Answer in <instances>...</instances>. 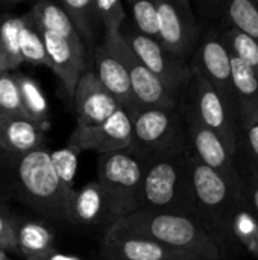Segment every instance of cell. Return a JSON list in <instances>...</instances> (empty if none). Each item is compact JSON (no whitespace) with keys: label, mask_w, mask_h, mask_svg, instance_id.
I'll use <instances>...</instances> for the list:
<instances>
[{"label":"cell","mask_w":258,"mask_h":260,"mask_svg":"<svg viewBox=\"0 0 258 260\" xmlns=\"http://www.w3.org/2000/svg\"><path fill=\"white\" fill-rule=\"evenodd\" d=\"M108 230L152 239L192 260H224L210 232L195 218L137 210Z\"/></svg>","instance_id":"6da1fadb"},{"label":"cell","mask_w":258,"mask_h":260,"mask_svg":"<svg viewBox=\"0 0 258 260\" xmlns=\"http://www.w3.org/2000/svg\"><path fill=\"white\" fill-rule=\"evenodd\" d=\"M187 152L143 163L138 210L193 218Z\"/></svg>","instance_id":"7a4b0ae2"},{"label":"cell","mask_w":258,"mask_h":260,"mask_svg":"<svg viewBox=\"0 0 258 260\" xmlns=\"http://www.w3.org/2000/svg\"><path fill=\"white\" fill-rule=\"evenodd\" d=\"M125 110L132 123V137L128 151L141 163L189 151L187 133L178 107L155 108L132 104Z\"/></svg>","instance_id":"3957f363"},{"label":"cell","mask_w":258,"mask_h":260,"mask_svg":"<svg viewBox=\"0 0 258 260\" xmlns=\"http://www.w3.org/2000/svg\"><path fill=\"white\" fill-rule=\"evenodd\" d=\"M17 177L26 201L33 209L49 219L70 222V193L65 192L52 168L50 152L41 148L18 155Z\"/></svg>","instance_id":"277c9868"},{"label":"cell","mask_w":258,"mask_h":260,"mask_svg":"<svg viewBox=\"0 0 258 260\" xmlns=\"http://www.w3.org/2000/svg\"><path fill=\"white\" fill-rule=\"evenodd\" d=\"M189 107L193 114L210 128L225 145L228 152L236 157L239 122L237 110L199 73L192 72V79L179 96V102Z\"/></svg>","instance_id":"5b68a950"},{"label":"cell","mask_w":258,"mask_h":260,"mask_svg":"<svg viewBox=\"0 0 258 260\" xmlns=\"http://www.w3.org/2000/svg\"><path fill=\"white\" fill-rule=\"evenodd\" d=\"M187 166L193 218L198 219L213 236L214 229L242 189H234L220 174L201 163L190 149L187 152Z\"/></svg>","instance_id":"8992f818"},{"label":"cell","mask_w":258,"mask_h":260,"mask_svg":"<svg viewBox=\"0 0 258 260\" xmlns=\"http://www.w3.org/2000/svg\"><path fill=\"white\" fill-rule=\"evenodd\" d=\"M141 175L143 163L128 149L97 158V183L109 195L122 219L138 210Z\"/></svg>","instance_id":"52a82bcc"},{"label":"cell","mask_w":258,"mask_h":260,"mask_svg":"<svg viewBox=\"0 0 258 260\" xmlns=\"http://www.w3.org/2000/svg\"><path fill=\"white\" fill-rule=\"evenodd\" d=\"M120 35L140 62L163 82L173 98L179 101L181 93L192 79L189 61L172 55L158 41L138 34L134 27L120 30Z\"/></svg>","instance_id":"ba28073f"},{"label":"cell","mask_w":258,"mask_h":260,"mask_svg":"<svg viewBox=\"0 0 258 260\" xmlns=\"http://www.w3.org/2000/svg\"><path fill=\"white\" fill-rule=\"evenodd\" d=\"M158 11V43L172 55L189 61L201 38L196 15L187 0H155Z\"/></svg>","instance_id":"9c48e42d"},{"label":"cell","mask_w":258,"mask_h":260,"mask_svg":"<svg viewBox=\"0 0 258 260\" xmlns=\"http://www.w3.org/2000/svg\"><path fill=\"white\" fill-rule=\"evenodd\" d=\"M178 110L184 120L190 152L201 163L220 174L234 189H242L240 171L224 142L210 128L201 123L189 107L178 104Z\"/></svg>","instance_id":"30bf717a"},{"label":"cell","mask_w":258,"mask_h":260,"mask_svg":"<svg viewBox=\"0 0 258 260\" xmlns=\"http://www.w3.org/2000/svg\"><path fill=\"white\" fill-rule=\"evenodd\" d=\"M213 238L224 256L230 251L248 254L258 260V219L243 190L234 198L224 218L213 232Z\"/></svg>","instance_id":"8fae6325"},{"label":"cell","mask_w":258,"mask_h":260,"mask_svg":"<svg viewBox=\"0 0 258 260\" xmlns=\"http://www.w3.org/2000/svg\"><path fill=\"white\" fill-rule=\"evenodd\" d=\"M125 64L129 82H131V93L134 104L140 107H155V108H176L178 99L170 94V91L163 85V82L154 76L134 55L129 46L125 43L122 35L114 38H103L102 40Z\"/></svg>","instance_id":"7c38bea8"},{"label":"cell","mask_w":258,"mask_h":260,"mask_svg":"<svg viewBox=\"0 0 258 260\" xmlns=\"http://www.w3.org/2000/svg\"><path fill=\"white\" fill-rule=\"evenodd\" d=\"M189 64L192 72H196L205 78L211 87H214L236 107L231 81V55L220 37V32L210 29L201 35Z\"/></svg>","instance_id":"4fadbf2b"},{"label":"cell","mask_w":258,"mask_h":260,"mask_svg":"<svg viewBox=\"0 0 258 260\" xmlns=\"http://www.w3.org/2000/svg\"><path fill=\"white\" fill-rule=\"evenodd\" d=\"M132 123L128 111L119 108L108 120L96 126H81L76 125L73 129L68 146L75 148L78 152L96 151L99 155L125 151L131 145Z\"/></svg>","instance_id":"5bb4252c"},{"label":"cell","mask_w":258,"mask_h":260,"mask_svg":"<svg viewBox=\"0 0 258 260\" xmlns=\"http://www.w3.org/2000/svg\"><path fill=\"white\" fill-rule=\"evenodd\" d=\"M38 30L47 52L50 69L58 76L65 94L73 99L79 78L87 69H90L85 47L47 30Z\"/></svg>","instance_id":"9a60e30c"},{"label":"cell","mask_w":258,"mask_h":260,"mask_svg":"<svg viewBox=\"0 0 258 260\" xmlns=\"http://www.w3.org/2000/svg\"><path fill=\"white\" fill-rule=\"evenodd\" d=\"M70 222L79 225H105L106 230L122 219L116 204L97 181H90L70 193Z\"/></svg>","instance_id":"2e32d148"},{"label":"cell","mask_w":258,"mask_h":260,"mask_svg":"<svg viewBox=\"0 0 258 260\" xmlns=\"http://www.w3.org/2000/svg\"><path fill=\"white\" fill-rule=\"evenodd\" d=\"M73 102L78 123L81 126H96L108 120L120 107L114 98L102 87L93 69H87L78 81Z\"/></svg>","instance_id":"e0dca14e"},{"label":"cell","mask_w":258,"mask_h":260,"mask_svg":"<svg viewBox=\"0 0 258 260\" xmlns=\"http://www.w3.org/2000/svg\"><path fill=\"white\" fill-rule=\"evenodd\" d=\"M102 260H192L152 239L105 232L100 245Z\"/></svg>","instance_id":"ac0fdd59"},{"label":"cell","mask_w":258,"mask_h":260,"mask_svg":"<svg viewBox=\"0 0 258 260\" xmlns=\"http://www.w3.org/2000/svg\"><path fill=\"white\" fill-rule=\"evenodd\" d=\"M94 75L102 87L114 98L122 108H128L134 104L131 93L129 75L122 59L102 41L96 44L93 50Z\"/></svg>","instance_id":"d6986e66"},{"label":"cell","mask_w":258,"mask_h":260,"mask_svg":"<svg viewBox=\"0 0 258 260\" xmlns=\"http://www.w3.org/2000/svg\"><path fill=\"white\" fill-rule=\"evenodd\" d=\"M46 129L24 117H0V149L23 155L43 148Z\"/></svg>","instance_id":"ffe728a7"},{"label":"cell","mask_w":258,"mask_h":260,"mask_svg":"<svg viewBox=\"0 0 258 260\" xmlns=\"http://www.w3.org/2000/svg\"><path fill=\"white\" fill-rule=\"evenodd\" d=\"M231 55V53H230ZM231 81L237 108V122L258 119V76L243 61L231 55Z\"/></svg>","instance_id":"44dd1931"},{"label":"cell","mask_w":258,"mask_h":260,"mask_svg":"<svg viewBox=\"0 0 258 260\" xmlns=\"http://www.w3.org/2000/svg\"><path fill=\"white\" fill-rule=\"evenodd\" d=\"M18 256L24 260H47L55 251V233L40 221H18L15 230Z\"/></svg>","instance_id":"7402d4cb"},{"label":"cell","mask_w":258,"mask_h":260,"mask_svg":"<svg viewBox=\"0 0 258 260\" xmlns=\"http://www.w3.org/2000/svg\"><path fill=\"white\" fill-rule=\"evenodd\" d=\"M27 14L30 15V18L33 20V23L38 29L59 35L68 41L76 43V44H82L68 15L65 14V11L61 8V5L58 2L40 0L32 5L30 11Z\"/></svg>","instance_id":"603a6c76"},{"label":"cell","mask_w":258,"mask_h":260,"mask_svg":"<svg viewBox=\"0 0 258 260\" xmlns=\"http://www.w3.org/2000/svg\"><path fill=\"white\" fill-rule=\"evenodd\" d=\"M216 15L227 29H237L258 43V2L231 0L216 3Z\"/></svg>","instance_id":"cb8c5ba5"},{"label":"cell","mask_w":258,"mask_h":260,"mask_svg":"<svg viewBox=\"0 0 258 260\" xmlns=\"http://www.w3.org/2000/svg\"><path fill=\"white\" fill-rule=\"evenodd\" d=\"M58 3L65 11L75 30L78 32L90 62L93 59V50L96 47L94 29L96 24H99L93 9V0H59Z\"/></svg>","instance_id":"d4e9b609"},{"label":"cell","mask_w":258,"mask_h":260,"mask_svg":"<svg viewBox=\"0 0 258 260\" xmlns=\"http://www.w3.org/2000/svg\"><path fill=\"white\" fill-rule=\"evenodd\" d=\"M23 15L0 14V72H14L21 62L20 29Z\"/></svg>","instance_id":"484cf974"},{"label":"cell","mask_w":258,"mask_h":260,"mask_svg":"<svg viewBox=\"0 0 258 260\" xmlns=\"http://www.w3.org/2000/svg\"><path fill=\"white\" fill-rule=\"evenodd\" d=\"M14 76L18 85L20 98H21L24 111L27 114V119L33 122L35 125L41 126L43 129H46L49 125V117H50V105L40 84L33 78L24 73L14 72Z\"/></svg>","instance_id":"4316f807"},{"label":"cell","mask_w":258,"mask_h":260,"mask_svg":"<svg viewBox=\"0 0 258 260\" xmlns=\"http://www.w3.org/2000/svg\"><path fill=\"white\" fill-rule=\"evenodd\" d=\"M20 53L23 62H29L33 66H44L50 69V62L40 30L27 12L23 14V24L20 29Z\"/></svg>","instance_id":"83f0119b"},{"label":"cell","mask_w":258,"mask_h":260,"mask_svg":"<svg viewBox=\"0 0 258 260\" xmlns=\"http://www.w3.org/2000/svg\"><path fill=\"white\" fill-rule=\"evenodd\" d=\"M234 160L258 175V119L239 123V139Z\"/></svg>","instance_id":"f1b7e54d"},{"label":"cell","mask_w":258,"mask_h":260,"mask_svg":"<svg viewBox=\"0 0 258 260\" xmlns=\"http://www.w3.org/2000/svg\"><path fill=\"white\" fill-rule=\"evenodd\" d=\"M93 9L97 23L103 27V38H114L120 35V30L126 21V12L123 3L119 0H93Z\"/></svg>","instance_id":"f546056e"},{"label":"cell","mask_w":258,"mask_h":260,"mask_svg":"<svg viewBox=\"0 0 258 260\" xmlns=\"http://www.w3.org/2000/svg\"><path fill=\"white\" fill-rule=\"evenodd\" d=\"M220 37L228 47V52L243 61L248 67H251L258 76V43L242 34L237 29H225L220 32Z\"/></svg>","instance_id":"4dcf8cb0"},{"label":"cell","mask_w":258,"mask_h":260,"mask_svg":"<svg viewBox=\"0 0 258 260\" xmlns=\"http://www.w3.org/2000/svg\"><path fill=\"white\" fill-rule=\"evenodd\" d=\"M131 15L134 21V29L151 38L158 41L160 38V29H158V11L155 0H138L131 2Z\"/></svg>","instance_id":"1f68e13d"},{"label":"cell","mask_w":258,"mask_h":260,"mask_svg":"<svg viewBox=\"0 0 258 260\" xmlns=\"http://www.w3.org/2000/svg\"><path fill=\"white\" fill-rule=\"evenodd\" d=\"M79 154L81 152H78L75 148L68 145L50 154L52 168L67 193H71L75 190V178H76V171H78Z\"/></svg>","instance_id":"d6a6232c"},{"label":"cell","mask_w":258,"mask_h":260,"mask_svg":"<svg viewBox=\"0 0 258 260\" xmlns=\"http://www.w3.org/2000/svg\"><path fill=\"white\" fill-rule=\"evenodd\" d=\"M0 117H24V111L14 72L0 73Z\"/></svg>","instance_id":"836d02e7"},{"label":"cell","mask_w":258,"mask_h":260,"mask_svg":"<svg viewBox=\"0 0 258 260\" xmlns=\"http://www.w3.org/2000/svg\"><path fill=\"white\" fill-rule=\"evenodd\" d=\"M15 230H17V219L9 212V209L3 203H0V248L5 250L8 254L18 256Z\"/></svg>","instance_id":"e575fe53"},{"label":"cell","mask_w":258,"mask_h":260,"mask_svg":"<svg viewBox=\"0 0 258 260\" xmlns=\"http://www.w3.org/2000/svg\"><path fill=\"white\" fill-rule=\"evenodd\" d=\"M237 168L240 171V178H242V190L254 212V215L258 219V175H255L251 169H248L246 166L237 163Z\"/></svg>","instance_id":"d590c367"},{"label":"cell","mask_w":258,"mask_h":260,"mask_svg":"<svg viewBox=\"0 0 258 260\" xmlns=\"http://www.w3.org/2000/svg\"><path fill=\"white\" fill-rule=\"evenodd\" d=\"M47 260H84L81 259V257H78V256H73V254H64V253H58V251H55L50 257Z\"/></svg>","instance_id":"8d00e7d4"},{"label":"cell","mask_w":258,"mask_h":260,"mask_svg":"<svg viewBox=\"0 0 258 260\" xmlns=\"http://www.w3.org/2000/svg\"><path fill=\"white\" fill-rule=\"evenodd\" d=\"M0 260H11L9 259V254L5 250H2V248H0Z\"/></svg>","instance_id":"74e56055"},{"label":"cell","mask_w":258,"mask_h":260,"mask_svg":"<svg viewBox=\"0 0 258 260\" xmlns=\"http://www.w3.org/2000/svg\"><path fill=\"white\" fill-rule=\"evenodd\" d=\"M0 73H2V72H0Z\"/></svg>","instance_id":"f35d334b"}]
</instances>
